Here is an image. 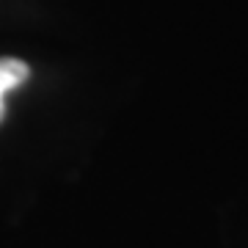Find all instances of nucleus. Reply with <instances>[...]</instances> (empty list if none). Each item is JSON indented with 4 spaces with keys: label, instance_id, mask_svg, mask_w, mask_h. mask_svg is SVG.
Segmentation results:
<instances>
[{
    "label": "nucleus",
    "instance_id": "obj_1",
    "mask_svg": "<svg viewBox=\"0 0 248 248\" xmlns=\"http://www.w3.org/2000/svg\"><path fill=\"white\" fill-rule=\"evenodd\" d=\"M31 75L25 61L19 58H0V122L6 116V94L14 91L17 86H22Z\"/></svg>",
    "mask_w": 248,
    "mask_h": 248
}]
</instances>
